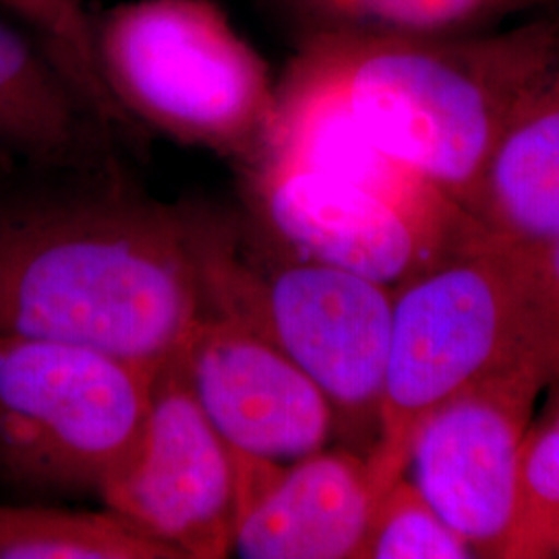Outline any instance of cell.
Returning <instances> with one entry per match:
<instances>
[{"label": "cell", "instance_id": "1", "mask_svg": "<svg viewBox=\"0 0 559 559\" xmlns=\"http://www.w3.org/2000/svg\"><path fill=\"white\" fill-rule=\"evenodd\" d=\"M226 216L166 203L119 158L0 182V338L90 346L152 371L205 311Z\"/></svg>", "mask_w": 559, "mask_h": 559}, {"label": "cell", "instance_id": "2", "mask_svg": "<svg viewBox=\"0 0 559 559\" xmlns=\"http://www.w3.org/2000/svg\"><path fill=\"white\" fill-rule=\"evenodd\" d=\"M558 40V21L535 15L508 32L459 38L320 34L299 44L371 140L464 207Z\"/></svg>", "mask_w": 559, "mask_h": 559}, {"label": "cell", "instance_id": "3", "mask_svg": "<svg viewBox=\"0 0 559 559\" xmlns=\"http://www.w3.org/2000/svg\"><path fill=\"white\" fill-rule=\"evenodd\" d=\"M531 360L558 376L524 251L485 237L399 286L378 438L365 456L378 500L404 477L411 445L433 411Z\"/></svg>", "mask_w": 559, "mask_h": 559}, {"label": "cell", "instance_id": "4", "mask_svg": "<svg viewBox=\"0 0 559 559\" xmlns=\"http://www.w3.org/2000/svg\"><path fill=\"white\" fill-rule=\"evenodd\" d=\"M102 81L141 138L160 133L239 166L263 150L276 87L214 0H129L94 17Z\"/></svg>", "mask_w": 559, "mask_h": 559}, {"label": "cell", "instance_id": "5", "mask_svg": "<svg viewBox=\"0 0 559 559\" xmlns=\"http://www.w3.org/2000/svg\"><path fill=\"white\" fill-rule=\"evenodd\" d=\"M237 233L233 222L212 251L205 311L272 340L320 388L336 431L367 456L378 438L394 288L318 261L245 260Z\"/></svg>", "mask_w": 559, "mask_h": 559}, {"label": "cell", "instance_id": "6", "mask_svg": "<svg viewBox=\"0 0 559 559\" xmlns=\"http://www.w3.org/2000/svg\"><path fill=\"white\" fill-rule=\"evenodd\" d=\"M156 373L90 346L0 338V489L100 493L138 450Z\"/></svg>", "mask_w": 559, "mask_h": 559}, {"label": "cell", "instance_id": "7", "mask_svg": "<svg viewBox=\"0 0 559 559\" xmlns=\"http://www.w3.org/2000/svg\"><path fill=\"white\" fill-rule=\"evenodd\" d=\"M554 378L540 360L501 371L443 402L411 445L408 479L477 558L510 556L522 443Z\"/></svg>", "mask_w": 559, "mask_h": 559}, {"label": "cell", "instance_id": "8", "mask_svg": "<svg viewBox=\"0 0 559 559\" xmlns=\"http://www.w3.org/2000/svg\"><path fill=\"white\" fill-rule=\"evenodd\" d=\"M100 498L106 510L182 559H222L235 549V454L205 417L175 357L154 378L135 454L106 480Z\"/></svg>", "mask_w": 559, "mask_h": 559}, {"label": "cell", "instance_id": "9", "mask_svg": "<svg viewBox=\"0 0 559 559\" xmlns=\"http://www.w3.org/2000/svg\"><path fill=\"white\" fill-rule=\"evenodd\" d=\"M175 359L205 417L237 454L305 459L336 431L320 388L245 321L201 313Z\"/></svg>", "mask_w": 559, "mask_h": 559}, {"label": "cell", "instance_id": "10", "mask_svg": "<svg viewBox=\"0 0 559 559\" xmlns=\"http://www.w3.org/2000/svg\"><path fill=\"white\" fill-rule=\"evenodd\" d=\"M240 170L251 210L267 233L295 251L293 258L325 263L396 290L460 253L394 203L346 180L270 156Z\"/></svg>", "mask_w": 559, "mask_h": 559}, {"label": "cell", "instance_id": "11", "mask_svg": "<svg viewBox=\"0 0 559 559\" xmlns=\"http://www.w3.org/2000/svg\"><path fill=\"white\" fill-rule=\"evenodd\" d=\"M260 156L323 173L380 195L454 251L487 237L459 201L369 138L334 78L300 44L276 87V112Z\"/></svg>", "mask_w": 559, "mask_h": 559}, {"label": "cell", "instance_id": "12", "mask_svg": "<svg viewBox=\"0 0 559 559\" xmlns=\"http://www.w3.org/2000/svg\"><path fill=\"white\" fill-rule=\"evenodd\" d=\"M235 454V549L247 559H359L378 496L367 459L313 452L293 466Z\"/></svg>", "mask_w": 559, "mask_h": 559}, {"label": "cell", "instance_id": "13", "mask_svg": "<svg viewBox=\"0 0 559 559\" xmlns=\"http://www.w3.org/2000/svg\"><path fill=\"white\" fill-rule=\"evenodd\" d=\"M117 140L40 44L0 17V179L102 166Z\"/></svg>", "mask_w": 559, "mask_h": 559}, {"label": "cell", "instance_id": "14", "mask_svg": "<svg viewBox=\"0 0 559 559\" xmlns=\"http://www.w3.org/2000/svg\"><path fill=\"white\" fill-rule=\"evenodd\" d=\"M464 210L489 239L520 251L559 239V40L514 106Z\"/></svg>", "mask_w": 559, "mask_h": 559}, {"label": "cell", "instance_id": "15", "mask_svg": "<svg viewBox=\"0 0 559 559\" xmlns=\"http://www.w3.org/2000/svg\"><path fill=\"white\" fill-rule=\"evenodd\" d=\"M300 38L320 34L459 38L493 32L512 15L535 17L554 0H276Z\"/></svg>", "mask_w": 559, "mask_h": 559}, {"label": "cell", "instance_id": "16", "mask_svg": "<svg viewBox=\"0 0 559 559\" xmlns=\"http://www.w3.org/2000/svg\"><path fill=\"white\" fill-rule=\"evenodd\" d=\"M0 559H182L127 520L41 503H0Z\"/></svg>", "mask_w": 559, "mask_h": 559}, {"label": "cell", "instance_id": "17", "mask_svg": "<svg viewBox=\"0 0 559 559\" xmlns=\"http://www.w3.org/2000/svg\"><path fill=\"white\" fill-rule=\"evenodd\" d=\"M87 0H0V7L27 27L29 36L71 81L94 115L124 143H138L140 133L120 115L102 81L94 15Z\"/></svg>", "mask_w": 559, "mask_h": 559}, {"label": "cell", "instance_id": "18", "mask_svg": "<svg viewBox=\"0 0 559 559\" xmlns=\"http://www.w3.org/2000/svg\"><path fill=\"white\" fill-rule=\"evenodd\" d=\"M551 385L556 396L547 413L528 425L522 443L512 559L547 558L559 533V373Z\"/></svg>", "mask_w": 559, "mask_h": 559}, {"label": "cell", "instance_id": "19", "mask_svg": "<svg viewBox=\"0 0 559 559\" xmlns=\"http://www.w3.org/2000/svg\"><path fill=\"white\" fill-rule=\"evenodd\" d=\"M471 558L477 554L468 540L441 519L404 475L376 503L359 559Z\"/></svg>", "mask_w": 559, "mask_h": 559}, {"label": "cell", "instance_id": "20", "mask_svg": "<svg viewBox=\"0 0 559 559\" xmlns=\"http://www.w3.org/2000/svg\"><path fill=\"white\" fill-rule=\"evenodd\" d=\"M524 253L531 267L540 316L559 355V239L537 251Z\"/></svg>", "mask_w": 559, "mask_h": 559}, {"label": "cell", "instance_id": "21", "mask_svg": "<svg viewBox=\"0 0 559 559\" xmlns=\"http://www.w3.org/2000/svg\"><path fill=\"white\" fill-rule=\"evenodd\" d=\"M540 15H547V17H551V20L559 21V0H554V2L545 9V13L540 11Z\"/></svg>", "mask_w": 559, "mask_h": 559}, {"label": "cell", "instance_id": "22", "mask_svg": "<svg viewBox=\"0 0 559 559\" xmlns=\"http://www.w3.org/2000/svg\"><path fill=\"white\" fill-rule=\"evenodd\" d=\"M554 556H559V533L551 539L549 547H547V558H554Z\"/></svg>", "mask_w": 559, "mask_h": 559}]
</instances>
